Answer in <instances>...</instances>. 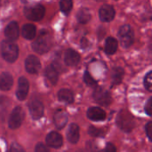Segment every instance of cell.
Masks as SVG:
<instances>
[{
    "label": "cell",
    "instance_id": "1",
    "mask_svg": "<svg viewBox=\"0 0 152 152\" xmlns=\"http://www.w3.org/2000/svg\"><path fill=\"white\" fill-rule=\"evenodd\" d=\"M52 45V37L47 30H41L37 38L33 42V50L38 53H45L49 51Z\"/></svg>",
    "mask_w": 152,
    "mask_h": 152
},
{
    "label": "cell",
    "instance_id": "2",
    "mask_svg": "<svg viewBox=\"0 0 152 152\" xmlns=\"http://www.w3.org/2000/svg\"><path fill=\"white\" fill-rule=\"evenodd\" d=\"M1 52H2V56L8 62L15 61L19 55L18 45L10 40H4L2 42Z\"/></svg>",
    "mask_w": 152,
    "mask_h": 152
},
{
    "label": "cell",
    "instance_id": "3",
    "mask_svg": "<svg viewBox=\"0 0 152 152\" xmlns=\"http://www.w3.org/2000/svg\"><path fill=\"white\" fill-rule=\"evenodd\" d=\"M117 125L121 130L125 132H131L135 126V122L133 116L128 111L123 110L119 112L117 118Z\"/></svg>",
    "mask_w": 152,
    "mask_h": 152
},
{
    "label": "cell",
    "instance_id": "4",
    "mask_svg": "<svg viewBox=\"0 0 152 152\" xmlns=\"http://www.w3.org/2000/svg\"><path fill=\"white\" fill-rule=\"evenodd\" d=\"M118 38L121 45L127 48L132 45L134 42V31L129 25H124L118 31Z\"/></svg>",
    "mask_w": 152,
    "mask_h": 152
},
{
    "label": "cell",
    "instance_id": "5",
    "mask_svg": "<svg viewBox=\"0 0 152 152\" xmlns=\"http://www.w3.org/2000/svg\"><path fill=\"white\" fill-rule=\"evenodd\" d=\"M45 12V9L43 5L41 4H36L33 6H29L25 8L24 10V14L25 16L31 20H40Z\"/></svg>",
    "mask_w": 152,
    "mask_h": 152
},
{
    "label": "cell",
    "instance_id": "6",
    "mask_svg": "<svg viewBox=\"0 0 152 152\" xmlns=\"http://www.w3.org/2000/svg\"><path fill=\"white\" fill-rule=\"evenodd\" d=\"M24 111L20 107H16L12 110L9 118V127L11 129H17L24 120Z\"/></svg>",
    "mask_w": 152,
    "mask_h": 152
},
{
    "label": "cell",
    "instance_id": "7",
    "mask_svg": "<svg viewBox=\"0 0 152 152\" xmlns=\"http://www.w3.org/2000/svg\"><path fill=\"white\" fill-rule=\"evenodd\" d=\"M94 98L99 104L103 106H108L111 102L110 94L102 87H98L95 89L94 93Z\"/></svg>",
    "mask_w": 152,
    "mask_h": 152
},
{
    "label": "cell",
    "instance_id": "8",
    "mask_svg": "<svg viewBox=\"0 0 152 152\" xmlns=\"http://www.w3.org/2000/svg\"><path fill=\"white\" fill-rule=\"evenodd\" d=\"M29 112L31 117L37 120L39 118H42L43 114H44V105L43 103L37 100V99H33L30 102H29Z\"/></svg>",
    "mask_w": 152,
    "mask_h": 152
},
{
    "label": "cell",
    "instance_id": "9",
    "mask_svg": "<svg viewBox=\"0 0 152 152\" xmlns=\"http://www.w3.org/2000/svg\"><path fill=\"white\" fill-rule=\"evenodd\" d=\"M25 68L28 73L37 74L40 70V68H41L40 61L38 60L37 57L34 55H30L25 61Z\"/></svg>",
    "mask_w": 152,
    "mask_h": 152
},
{
    "label": "cell",
    "instance_id": "10",
    "mask_svg": "<svg viewBox=\"0 0 152 152\" xmlns=\"http://www.w3.org/2000/svg\"><path fill=\"white\" fill-rule=\"evenodd\" d=\"M28 81L25 77H20L18 81V88L16 91V96L20 101L26 99L28 93Z\"/></svg>",
    "mask_w": 152,
    "mask_h": 152
},
{
    "label": "cell",
    "instance_id": "11",
    "mask_svg": "<svg viewBox=\"0 0 152 152\" xmlns=\"http://www.w3.org/2000/svg\"><path fill=\"white\" fill-rule=\"evenodd\" d=\"M4 35L6 38L10 41H15L19 37V26L16 21L10 22L5 29H4Z\"/></svg>",
    "mask_w": 152,
    "mask_h": 152
},
{
    "label": "cell",
    "instance_id": "12",
    "mask_svg": "<svg viewBox=\"0 0 152 152\" xmlns=\"http://www.w3.org/2000/svg\"><path fill=\"white\" fill-rule=\"evenodd\" d=\"M100 19L104 22H109L112 20L115 17V10L110 4H104L100 9Z\"/></svg>",
    "mask_w": 152,
    "mask_h": 152
},
{
    "label": "cell",
    "instance_id": "13",
    "mask_svg": "<svg viewBox=\"0 0 152 152\" xmlns=\"http://www.w3.org/2000/svg\"><path fill=\"white\" fill-rule=\"evenodd\" d=\"M63 141L61 134L56 132H52L46 136V144L53 149H59L62 146Z\"/></svg>",
    "mask_w": 152,
    "mask_h": 152
},
{
    "label": "cell",
    "instance_id": "14",
    "mask_svg": "<svg viewBox=\"0 0 152 152\" xmlns=\"http://www.w3.org/2000/svg\"><path fill=\"white\" fill-rule=\"evenodd\" d=\"M87 117L93 121H102L106 118V113L101 108L92 107L87 110Z\"/></svg>",
    "mask_w": 152,
    "mask_h": 152
},
{
    "label": "cell",
    "instance_id": "15",
    "mask_svg": "<svg viewBox=\"0 0 152 152\" xmlns=\"http://www.w3.org/2000/svg\"><path fill=\"white\" fill-rule=\"evenodd\" d=\"M53 122H54L55 126L58 129L63 128L66 126L67 122H68V115H67V113L62 110H57L54 113V116H53Z\"/></svg>",
    "mask_w": 152,
    "mask_h": 152
},
{
    "label": "cell",
    "instance_id": "16",
    "mask_svg": "<svg viewBox=\"0 0 152 152\" xmlns=\"http://www.w3.org/2000/svg\"><path fill=\"white\" fill-rule=\"evenodd\" d=\"M80 61V55L78 53L72 49H68L64 55V61L68 66H76Z\"/></svg>",
    "mask_w": 152,
    "mask_h": 152
},
{
    "label": "cell",
    "instance_id": "17",
    "mask_svg": "<svg viewBox=\"0 0 152 152\" xmlns=\"http://www.w3.org/2000/svg\"><path fill=\"white\" fill-rule=\"evenodd\" d=\"M67 138L69 142L77 143L79 140V127L77 124H71L67 133Z\"/></svg>",
    "mask_w": 152,
    "mask_h": 152
},
{
    "label": "cell",
    "instance_id": "18",
    "mask_svg": "<svg viewBox=\"0 0 152 152\" xmlns=\"http://www.w3.org/2000/svg\"><path fill=\"white\" fill-rule=\"evenodd\" d=\"M13 79L11 74L4 72L0 76V89L3 91H7L12 86Z\"/></svg>",
    "mask_w": 152,
    "mask_h": 152
},
{
    "label": "cell",
    "instance_id": "19",
    "mask_svg": "<svg viewBox=\"0 0 152 152\" xmlns=\"http://www.w3.org/2000/svg\"><path fill=\"white\" fill-rule=\"evenodd\" d=\"M45 75L52 84L55 85L57 83L58 77H59V73H58V69L53 65H50L45 69Z\"/></svg>",
    "mask_w": 152,
    "mask_h": 152
},
{
    "label": "cell",
    "instance_id": "20",
    "mask_svg": "<svg viewBox=\"0 0 152 152\" xmlns=\"http://www.w3.org/2000/svg\"><path fill=\"white\" fill-rule=\"evenodd\" d=\"M58 98L60 101L65 102V103H71L74 101V96L71 91L68 89H61L58 93Z\"/></svg>",
    "mask_w": 152,
    "mask_h": 152
},
{
    "label": "cell",
    "instance_id": "21",
    "mask_svg": "<svg viewBox=\"0 0 152 152\" xmlns=\"http://www.w3.org/2000/svg\"><path fill=\"white\" fill-rule=\"evenodd\" d=\"M36 27L33 24H25L22 27V36L24 37V38L31 40L35 37L36 36Z\"/></svg>",
    "mask_w": 152,
    "mask_h": 152
},
{
    "label": "cell",
    "instance_id": "22",
    "mask_svg": "<svg viewBox=\"0 0 152 152\" xmlns=\"http://www.w3.org/2000/svg\"><path fill=\"white\" fill-rule=\"evenodd\" d=\"M118 50V41L114 37H109L105 43V52L107 54H114Z\"/></svg>",
    "mask_w": 152,
    "mask_h": 152
},
{
    "label": "cell",
    "instance_id": "23",
    "mask_svg": "<svg viewBox=\"0 0 152 152\" xmlns=\"http://www.w3.org/2000/svg\"><path fill=\"white\" fill-rule=\"evenodd\" d=\"M124 74H125V71H124V69L121 67H116V68H114L113 70H112V75H111L113 84L114 85L120 84L121 81H122V79H123Z\"/></svg>",
    "mask_w": 152,
    "mask_h": 152
},
{
    "label": "cell",
    "instance_id": "24",
    "mask_svg": "<svg viewBox=\"0 0 152 152\" xmlns=\"http://www.w3.org/2000/svg\"><path fill=\"white\" fill-rule=\"evenodd\" d=\"M77 20L78 22H80L81 24H86L87 23L90 19H91V14L88 9L86 8H82L78 11L77 15Z\"/></svg>",
    "mask_w": 152,
    "mask_h": 152
},
{
    "label": "cell",
    "instance_id": "25",
    "mask_svg": "<svg viewBox=\"0 0 152 152\" xmlns=\"http://www.w3.org/2000/svg\"><path fill=\"white\" fill-rule=\"evenodd\" d=\"M60 6H61V10L62 11V12H64L65 14H69L73 6L72 0H61Z\"/></svg>",
    "mask_w": 152,
    "mask_h": 152
},
{
    "label": "cell",
    "instance_id": "26",
    "mask_svg": "<svg viewBox=\"0 0 152 152\" xmlns=\"http://www.w3.org/2000/svg\"><path fill=\"white\" fill-rule=\"evenodd\" d=\"M144 86L147 88L148 91L151 92L152 90V72L150 71L146 77H144Z\"/></svg>",
    "mask_w": 152,
    "mask_h": 152
},
{
    "label": "cell",
    "instance_id": "27",
    "mask_svg": "<svg viewBox=\"0 0 152 152\" xmlns=\"http://www.w3.org/2000/svg\"><path fill=\"white\" fill-rule=\"evenodd\" d=\"M84 80L86 82V84L89 86H96V81L92 77V76L90 75L89 72H86L84 75Z\"/></svg>",
    "mask_w": 152,
    "mask_h": 152
},
{
    "label": "cell",
    "instance_id": "28",
    "mask_svg": "<svg viewBox=\"0 0 152 152\" xmlns=\"http://www.w3.org/2000/svg\"><path fill=\"white\" fill-rule=\"evenodd\" d=\"M88 134L93 136V137H98V136H101L102 135V131L96 128V127H94V126H90L89 129H88Z\"/></svg>",
    "mask_w": 152,
    "mask_h": 152
},
{
    "label": "cell",
    "instance_id": "29",
    "mask_svg": "<svg viewBox=\"0 0 152 152\" xmlns=\"http://www.w3.org/2000/svg\"><path fill=\"white\" fill-rule=\"evenodd\" d=\"M145 131L147 134V136L150 140H152V122H149L145 127Z\"/></svg>",
    "mask_w": 152,
    "mask_h": 152
},
{
    "label": "cell",
    "instance_id": "30",
    "mask_svg": "<svg viewBox=\"0 0 152 152\" xmlns=\"http://www.w3.org/2000/svg\"><path fill=\"white\" fill-rule=\"evenodd\" d=\"M145 111L149 116L152 115V98H151L148 101V102H147V104L145 106Z\"/></svg>",
    "mask_w": 152,
    "mask_h": 152
},
{
    "label": "cell",
    "instance_id": "31",
    "mask_svg": "<svg viewBox=\"0 0 152 152\" xmlns=\"http://www.w3.org/2000/svg\"><path fill=\"white\" fill-rule=\"evenodd\" d=\"M36 151L37 152H45L48 151V149L45 147V145L42 144V143H39L37 145L36 147Z\"/></svg>",
    "mask_w": 152,
    "mask_h": 152
},
{
    "label": "cell",
    "instance_id": "32",
    "mask_svg": "<svg viewBox=\"0 0 152 152\" xmlns=\"http://www.w3.org/2000/svg\"><path fill=\"white\" fill-rule=\"evenodd\" d=\"M105 150H106L107 151H110V152H113L117 151L116 147H115L113 144H111V143H108V144H107V147H106V149H105Z\"/></svg>",
    "mask_w": 152,
    "mask_h": 152
},
{
    "label": "cell",
    "instance_id": "33",
    "mask_svg": "<svg viewBox=\"0 0 152 152\" xmlns=\"http://www.w3.org/2000/svg\"><path fill=\"white\" fill-rule=\"evenodd\" d=\"M11 151H22L23 150H22V148H20L18 144L16 145V144H13L12 146V148H11Z\"/></svg>",
    "mask_w": 152,
    "mask_h": 152
},
{
    "label": "cell",
    "instance_id": "34",
    "mask_svg": "<svg viewBox=\"0 0 152 152\" xmlns=\"http://www.w3.org/2000/svg\"><path fill=\"white\" fill-rule=\"evenodd\" d=\"M88 40L86 39V38H83L82 40H81V45H82V47H84V48H86V46H87L88 45Z\"/></svg>",
    "mask_w": 152,
    "mask_h": 152
},
{
    "label": "cell",
    "instance_id": "35",
    "mask_svg": "<svg viewBox=\"0 0 152 152\" xmlns=\"http://www.w3.org/2000/svg\"><path fill=\"white\" fill-rule=\"evenodd\" d=\"M96 1H98V2H102V1H103V0H96Z\"/></svg>",
    "mask_w": 152,
    "mask_h": 152
},
{
    "label": "cell",
    "instance_id": "36",
    "mask_svg": "<svg viewBox=\"0 0 152 152\" xmlns=\"http://www.w3.org/2000/svg\"><path fill=\"white\" fill-rule=\"evenodd\" d=\"M0 2H1V0H0Z\"/></svg>",
    "mask_w": 152,
    "mask_h": 152
}]
</instances>
